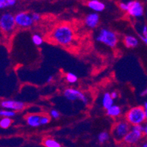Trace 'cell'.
Instances as JSON below:
<instances>
[{
	"instance_id": "obj_17",
	"label": "cell",
	"mask_w": 147,
	"mask_h": 147,
	"mask_svg": "<svg viewBox=\"0 0 147 147\" xmlns=\"http://www.w3.org/2000/svg\"><path fill=\"white\" fill-rule=\"evenodd\" d=\"M43 145L45 147H63L61 144L57 140L51 137H47L43 140Z\"/></svg>"
},
{
	"instance_id": "obj_21",
	"label": "cell",
	"mask_w": 147,
	"mask_h": 147,
	"mask_svg": "<svg viewBox=\"0 0 147 147\" xmlns=\"http://www.w3.org/2000/svg\"><path fill=\"white\" fill-rule=\"evenodd\" d=\"M16 2L17 0H0V10L13 7Z\"/></svg>"
},
{
	"instance_id": "obj_3",
	"label": "cell",
	"mask_w": 147,
	"mask_h": 147,
	"mask_svg": "<svg viewBox=\"0 0 147 147\" xmlns=\"http://www.w3.org/2000/svg\"><path fill=\"white\" fill-rule=\"evenodd\" d=\"M124 119L131 126L144 124L146 121L145 110L143 106H134L126 112Z\"/></svg>"
},
{
	"instance_id": "obj_27",
	"label": "cell",
	"mask_w": 147,
	"mask_h": 147,
	"mask_svg": "<svg viewBox=\"0 0 147 147\" xmlns=\"http://www.w3.org/2000/svg\"><path fill=\"white\" fill-rule=\"evenodd\" d=\"M119 7L121 10L127 13V10H128V2H119Z\"/></svg>"
},
{
	"instance_id": "obj_2",
	"label": "cell",
	"mask_w": 147,
	"mask_h": 147,
	"mask_svg": "<svg viewBox=\"0 0 147 147\" xmlns=\"http://www.w3.org/2000/svg\"><path fill=\"white\" fill-rule=\"evenodd\" d=\"M96 40L105 47L114 49L119 44V36L117 33L111 29L102 27L97 33Z\"/></svg>"
},
{
	"instance_id": "obj_30",
	"label": "cell",
	"mask_w": 147,
	"mask_h": 147,
	"mask_svg": "<svg viewBox=\"0 0 147 147\" xmlns=\"http://www.w3.org/2000/svg\"><path fill=\"white\" fill-rule=\"evenodd\" d=\"M143 107H144V110H145V113H146V121H147V101L144 102Z\"/></svg>"
},
{
	"instance_id": "obj_33",
	"label": "cell",
	"mask_w": 147,
	"mask_h": 147,
	"mask_svg": "<svg viewBox=\"0 0 147 147\" xmlns=\"http://www.w3.org/2000/svg\"><path fill=\"white\" fill-rule=\"evenodd\" d=\"M63 147H65V146H63Z\"/></svg>"
},
{
	"instance_id": "obj_5",
	"label": "cell",
	"mask_w": 147,
	"mask_h": 147,
	"mask_svg": "<svg viewBox=\"0 0 147 147\" xmlns=\"http://www.w3.org/2000/svg\"><path fill=\"white\" fill-rule=\"evenodd\" d=\"M63 95L65 97V99L68 101H70V102L80 101L84 105H88L90 102L88 96L82 90L76 88H66L63 91Z\"/></svg>"
},
{
	"instance_id": "obj_1",
	"label": "cell",
	"mask_w": 147,
	"mask_h": 147,
	"mask_svg": "<svg viewBox=\"0 0 147 147\" xmlns=\"http://www.w3.org/2000/svg\"><path fill=\"white\" fill-rule=\"evenodd\" d=\"M50 39L57 45L69 47L74 42L75 32L70 25L62 24L53 29L51 32Z\"/></svg>"
},
{
	"instance_id": "obj_6",
	"label": "cell",
	"mask_w": 147,
	"mask_h": 147,
	"mask_svg": "<svg viewBox=\"0 0 147 147\" xmlns=\"http://www.w3.org/2000/svg\"><path fill=\"white\" fill-rule=\"evenodd\" d=\"M143 136H144L143 124L131 126L130 130L124 137L122 142H124L126 145L132 146L138 144Z\"/></svg>"
},
{
	"instance_id": "obj_32",
	"label": "cell",
	"mask_w": 147,
	"mask_h": 147,
	"mask_svg": "<svg viewBox=\"0 0 147 147\" xmlns=\"http://www.w3.org/2000/svg\"><path fill=\"white\" fill-rule=\"evenodd\" d=\"M140 147H147V142H144L140 144Z\"/></svg>"
},
{
	"instance_id": "obj_12",
	"label": "cell",
	"mask_w": 147,
	"mask_h": 147,
	"mask_svg": "<svg viewBox=\"0 0 147 147\" xmlns=\"http://www.w3.org/2000/svg\"><path fill=\"white\" fill-rule=\"evenodd\" d=\"M100 22V16L98 13L92 12L87 14L84 18V24L85 27L90 30H94L96 28Z\"/></svg>"
},
{
	"instance_id": "obj_24",
	"label": "cell",
	"mask_w": 147,
	"mask_h": 147,
	"mask_svg": "<svg viewBox=\"0 0 147 147\" xmlns=\"http://www.w3.org/2000/svg\"><path fill=\"white\" fill-rule=\"evenodd\" d=\"M139 38L144 44L147 45V26L144 25L141 30V33L138 35Z\"/></svg>"
},
{
	"instance_id": "obj_13",
	"label": "cell",
	"mask_w": 147,
	"mask_h": 147,
	"mask_svg": "<svg viewBox=\"0 0 147 147\" xmlns=\"http://www.w3.org/2000/svg\"><path fill=\"white\" fill-rule=\"evenodd\" d=\"M87 6L89 9L95 13H101L106 9L105 3L100 0H88L87 2Z\"/></svg>"
},
{
	"instance_id": "obj_20",
	"label": "cell",
	"mask_w": 147,
	"mask_h": 147,
	"mask_svg": "<svg viewBox=\"0 0 147 147\" xmlns=\"http://www.w3.org/2000/svg\"><path fill=\"white\" fill-rule=\"evenodd\" d=\"M65 80L69 84H75L78 81V77L74 73L67 72L65 75Z\"/></svg>"
},
{
	"instance_id": "obj_16",
	"label": "cell",
	"mask_w": 147,
	"mask_h": 147,
	"mask_svg": "<svg viewBox=\"0 0 147 147\" xmlns=\"http://www.w3.org/2000/svg\"><path fill=\"white\" fill-rule=\"evenodd\" d=\"M101 105L102 107L105 110H107L109 107H110L112 105H114V99H113L111 95H110V92H105L102 94V99H101Z\"/></svg>"
},
{
	"instance_id": "obj_26",
	"label": "cell",
	"mask_w": 147,
	"mask_h": 147,
	"mask_svg": "<svg viewBox=\"0 0 147 147\" xmlns=\"http://www.w3.org/2000/svg\"><path fill=\"white\" fill-rule=\"evenodd\" d=\"M31 15H32V19H33L35 24L38 23V22H40V20H41V16H40V14H39L38 13H35V12H34V13H31Z\"/></svg>"
},
{
	"instance_id": "obj_11",
	"label": "cell",
	"mask_w": 147,
	"mask_h": 147,
	"mask_svg": "<svg viewBox=\"0 0 147 147\" xmlns=\"http://www.w3.org/2000/svg\"><path fill=\"white\" fill-rule=\"evenodd\" d=\"M0 105L3 109L13 110V111H16V112L22 111L26 107V105L24 102H22V101L13 100V99L2 100V102H0Z\"/></svg>"
},
{
	"instance_id": "obj_29",
	"label": "cell",
	"mask_w": 147,
	"mask_h": 147,
	"mask_svg": "<svg viewBox=\"0 0 147 147\" xmlns=\"http://www.w3.org/2000/svg\"><path fill=\"white\" fill-rule=\"evenodd\" d=\"M54 77L52 75H49L47 79V83H51L53 81Z\"/></svg>"
},
{
	"instance_id": "obj_19",
	"label": "cell",
	"mask_w": 147,
	"mask_h": 147,
	"mask_svg": "<svg viewBox=\"0 0 147 147\" xmlns=\"http://www.w3.org/2000/svg\"><path fill=\"white\" fill-rule=\"evenodd\" d=\"M110 135L107 131H102L98 135L97 140L100 144H105L110 140Z\"/></svg>"
},
{
	"instance_id": "obj_7",
	"label": "cell",
	"mask_w": 147,
	"mask_h": 147,
	"mask_svg": "<svg viewBox=\"0 0 147 147\" xmlns=\"http://www.w3.org/2000/svg\"><path fill=\"white\" fill-rule=\"evenodd\" d=\"M27 125L32 128H38L45 126L51 121V117L47 113H31L25 118Z\"/></svg>"
},
{
	"instance_id": "obj_8",
	"label": "cell",
	"mask_w": 147,
	"mask_h": 147,
	"mask_svg": "<svg viewBox=\"0 0 147 147\" xmlns=\"http://www.w3.org/2000/svg\"><path fill=\"white\" fill-rule=\"evenodd\" d=\"M16 26L15 16L10 13H5L0 16V30L5 33H11Z\"/></svg>"
},
{
	"instance_id": "obj_25",
	"label": "cell",
	"mask_w": 147,
	"mask_h": 147,
	"mask_svg": "<svg viewBox=\"0 0 147 147\" xmlns=\"http://www.w3.org/2000/svg\"><path fill=\"white\" fill-rule=\"evenodd\" d=\"M49 115L52 119H59L60 117V113L56 109H51L49 112Z\"/></svg>"
},
{
	"instance_id": "obj_18",
	"label": "cell",
	"mask_w": 147,
	"mask_h": 147,
	"mask_svg": "<svg viewBox=\"0 0 147 147\" xmlns=\"http://www.w3.org/2000/svg\"><path fill=\"white\" fill-rule=\"evenodd\" d=\"M31 40H32V44L36 47H40L44 44V41L43 36L38 33H34L31 37Z\"/></svg>"
},
{
	"instance_id": "obj_23",
	"label": "cell",
	"mask_w": 147,
	"mask_h": 147,
	"mask_svg": "<svg viewBox=\"0 0 147 147\" xmlns=\"http://www.w3.org/2000/svg\"><path fill=\"white\" fill-rule=\"evenodd\" d=\"M16 115V112L11 110H7V109H3L0 110V116L2 117H7L12 118L14 117Z\"/></svg>"
},
{
	"instance_id": "obj_9",
	"label": "cell",
	"mask_w": 147,
	"mask_h": 147,
	"mask_svg": "<svg viewBox=\"0 0 147 147\" xmlns=\"http://www.w3.org/2000/svg\"><path fill=\"white\" fill-rule=\"evenodd\" d=\"M16 26L22 29H28L35 24L32 15L27 12H19L15 15Z\"/></svg>"
},
{
	"instance_id": "obj_4",
	"label": "cell",
	"mask_w": 147,
	"mask_h": 147,
	"mask_svg": "<svg viewBox=\"0 0 147 147\" xmlns=\"http://www.w3.org/2000/svg\"><path fill=\"white\" fill-rule=\"evenodd\" d=\"M131 129V125L125 120L121 119L115 122L111 129V136L116 142H122Z\"/></svg>"
},
{
	"instance_id": "obj_22",
	"label": "cell",
	"mask_w": 147,
	"mask_h": 147,
	"mask_svg": "<svg viewBox=\"0 0 147 147\" xmlns=\"http://www.w3.org/2000/svg\"><path fill=\"white\" fill-rule=\"evenodd\" d=\"M12 121L11 118L2 117V119L0 120V127L2 129H7L11 125Z\"/></svg>"
},
{
	"instance_id": "obj_15",
	"label": "cell",
	"mask_w": 147,
	"mask_h": 147,
	"mask_svg": "<svg viewBox=\"0 0 147 147\" xmlns=\"http://www.w3.org/2000/svg\"><path fill=\"white\" fill-rule=\"evenodd\" d=\"M123 110L122 108L118 105H113L107 110H106V115L113 119H119L122 115Z\"/></svg>"
},
{
	"instance_id": "obj_31",
	"label": "cell",
	"mask_w": 147,
	"mask_h": 147,
	"mask_svg": "<svg viewBox=\"0 0 147 147\" xmlns=\"http://www.w3.org/2000/svg\"><path fill=\"white\" fill-rule=\"evenodd\" d=\"M140 96H147V88L144 90V91L141 92Z\"/></svg>"
},
{
	"instance_id": "obj_14",
	"label": "cell",
	"mask_w": 147,
	"mask_h": 147,
	"mask_svg": "<svg viewBox=\"0 0 147 147\" xmlns=\"http://www.w3.org/2000/svg\"><path fill=\"white\" fill-rule=\"evenodd\" d=\"M123 44L126 48L134 49L139 45V40L135 35H126L123 38Z\"/></svg>"
},
{
	"instance_id": "obj_10",
	"label": "cell",
	"mask_w": 147,
	"mask_h": 147,
	"mask_svg": "<svg viewBox=\"0 0 147 147\" xmlns=\"http://www.w3.org/2000/svg\"><path fill=\"white\" fill-rule=\"evenodd\" d=\"M128 2V10L127 13L129 16L134 18H139L144 14V6L138 0H131Z\"/></svg>"
},
{
	"instance_id": "obj_28",
	"label": "cell",
	"mask_w": 147,
	"mask_h": 147,
	"mask_svg": "<svg viewBox=\"0 0 147 147\" xmlns=\"http://www.w3.org/2000/svg\"><path fill=\"white\" fill-rule=\"evenodd\" d=\"M110 95H111V96H112V98L114 99V100L118 99V97H119V94H118V92L115 91V90L110 92Z\"/></svg>"
}]
</instances>
